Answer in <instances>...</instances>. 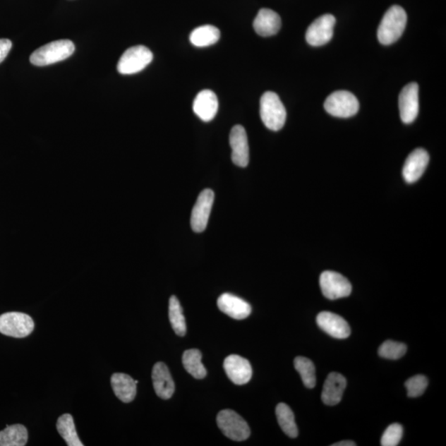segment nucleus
Listing matches in <instances>:
<instances>
[{"instance_id": "nucleus-1", "label": "nucleus", "mask_w": 446, "mask_h": 446, "mask_svg": "<svg viewBox=\"0 0 446 446\" xmlns=\"http://www.w3.org/2000/svg\"><path fill=\"white\" fill-rule=\"evenodd\" d=\"M407 16L404 8L392 6L386 12L378 29V38L382 45H390L399 40L405 30Z\"/></svg>"}, {"instance_id": "nucleus-2", "label": "nucleus", "mask_w": 446, "mask_h": 446, "mask_svg": "<svg viewBox=\"0 0 446 446\" xmlns=\"http://www.w3.org/2000/svg\"><path fill=\"white\" fill-rule=\"evenodd\" d=\"M75 52V45L70 40L55 41L38 48L30 56L32 65L45 66L69 58Z\"/></svg>"}, {"instance_id": "nucleus-3", "label": "nucleus", "mask_w": 446, "mask_h": 446, "mask_svg": "<svg viewBox=\"0 0 446 446\" xmlns=\"http://www.w3.org/2000/svg\"><path fill=\"white\" fill-rule=\"evenodd\" d=\"M260 118L265 127L279 131L285 124L287 113L278 95L268 91L260 99Z\"/></svg>"}, {"instance_id": "nucleus-4", "label": "nucleus", "mask_w": 446, "mask_h": 446, "mask_svg": "<svg viewBox=\"0 0 446 446\" xmlns=\"http://www.w3.org/2000/svg\"><path fill=\"white\" fill-rule=\"evenodd\" d=\"M324 108L329 114L337 118H351L358 113L360 104L351 92L339 90L327 97Z\"/></svg>"}, {"instance_id": "nucleus-5", "label": "nucleus", "mask_w": 446, "mask_h": 446, "mask_svg": "<svg viewBox=\"0 0 446 446\" xmlns=\"http://www.w3.org/2000/svg\"><path fill=\"white\" fill-rule=\"evenodd\" d=\"M217 423L222 433L232 440L243 441L248 439L251 435L248 424L234 411H221L217 414Z\"/></svg>"}, {"instance_id": "nucleus-6", "label": "nucleus", "mask_w": 446, "mask_h": 446, "mask_svg": "<svg viewBox=\"0 0 446 446\" xmlns=\"http://www.w3.org/2000/svg\"><path fill=\"white\" fill-rule=\"evenodd\" d=\"M152 60V52L147 47H131L121 56L118 63V71L122 75H133L144 70Z\"/></svg>"}, {"instance_id": "nucleus-7", "label": "nucleus", "mask_w": 446, "mask_h": 446, "mask_svg": "<svg viewBox=\"0 0 446 446\" xmlns=\"http://www.w3.org/2000/svg\"><path fill=\"white\" fill-rule=\"evenodd\" d=\"M33 330V320L28 314L11 312L0 316V333L6 336L24 338L29 336Z\"/></svg>"}, {"instance_id": "nucleus-8", "label": "nucleus", "mask_w": 446, "mask_h": 446, "mask_svg": "<svg viewBox=\"0 0 446 446\" xmlns=\"http://www.w3.org/2000/svg\"><path fill=\"white\" fill-rule=\"evenodd\" d=\"M320 287L325 297L331 300L348 297L352 291L349 280L334 271H324L320 276Z\"/></svg>"}, {"instance_id": "nucleus-9", "label": "nucleus", "mask_w": 446, "mask_h": 446, "mask_svg": "<svg viewBox=\"0 0 446 446\" xmlns=\"http://www.w3.org/2000/svg\"><path fill=\"white\" fill-rule=\"evenodd\" d=\"M336 18L332 14H324L315 20L308 28L306 40L309 45L320 47L331 41Z\"/></svg>"}, {"instance_id": "nucleus-10", "label": "nucleus", "mask_w": 446, "mask_h": 446, "mask_svg": "<svg viewBox=\"0 0 446 446\" xmlns=\"http://www.w3.org/2000/svg\"><path fill=\"white\" fill-rule=\"evenodd\" d=\"M215 202V193L210 188L203 191L198 196L191 213V227L193 231H205Z\"/></svg>"}, {"instance_id": "nucleus-11", "label": "nucleus", "mask_w": 446, "mask_h": 446, "mask_svg": "<svg viewBox=\"0 0 446 446\" xmlns=\"http://www.w3.org/2000/svg\"><path fill=\"white\" fill-rule=\"evenodd\" d=\"M418 85H406L399 95V111L402 122L409 124L418 117L419 111Z\"/></svg>"}, {"instance_id": "nucleus-12", "label": "nucleus", "mask_w": 446, "mask_h": 446, "mask_svg": "<svg viewBox=\"0 0 446 446\" xmlns=\"http://www.w3.org/2000/svg\"><path fill=\"white\" fill-rule=\"evenodd\" d=\"M231 159L236 166L246 167L249 163V145L246 130L242 126L232 128L229 138Z\"/></svg>"}, {"instance_id": "nucleus-13", "label": "nucleus", "mask_w": 446, "mask_h": 446, "mask_svg": "<svg viewBox=\"0 0 446 446\" xmlns=\"http://www.w3.org/2000/svg\"><path fill=\"white\" fill-rule=\"evenodd\" d=\"M226 374L236 385L247 384L252 377V368L246 358L237 355H231L223 363Z\"/></svg>"}, {"instance_id": "nucleus-14", "label": "nucleus", "mask_w": 446, "mask_h": 446, "mask_svg": "<svg viewBox=\"0 0 446 446\" xmlns=\"http://www.w3.org/2000/svg\"><path fill=\"white\" fill-rule=\"evenodd\" d=\"M318 327L330 336L337 339H346L350 337L351 327L345 319L330 312H322L318 315Z\"/></svg>"}, {"instance_id": "nucleus-15", "label": "nucleus", "mask_w": 446, "mask_h": 446, "mask_svg": "<svg viewBox=\"0 0 446 446\" xmlns=\"http://www.w3.org/2000/svg\"><path fill=\"white\" fill-rule=\"evenodd\" d=\"M429 163V155L424 149L414 150L406 158L402 176L406 183H414L424 174Z\"/></svg>"}, {"instance_id": "nucleus-16", "label": "nucleus", "mask_w": 446, "mask_h": 446, "mask_svg": "<svg viewBox=\"0 0 446 446\" xmlns=\"http://www.w3.org/2000/svg\"><path fill=\"white\" fill-rule=\"evenodd\" d=\"M217 307L221 312L236 320L246 319L251 313V307L248 303L229 293L223 294L218 298Z\"/></svg>"}, {"instance_id": "nucleus-17", "label": "nucleus", "mask_w": 446, "mask_h": 446, "mask_svg": "<svg viewBox=\"0 0 446 446\" xmlns=\"http://www.w3.org/2000/svg\"><path fill=\"white\" fill-rule=\"evenodd\" d=\"M152 381L155 392L164 400L171 399L174 392V382L166 363L158 362L152 370Z\"/></svg>"}, {"instance_id": "nucleus-18", "label": "nucleus", "mask_w": 446, "mask_h": 446, "mask_svg": "<svg viewBox=\"0 0 446 446\" xmlns=\"http://www.w3.org/2000/svg\"><path fill=\"white\" fill-rule=\"evenodd\" d=\"M193 109L203 122H210L218 110V100L215 92L205 90L198 93L193 101Z\"/></svg>"}, {"instance_id": "nucleus-19", "label": "nucleus", "mask_w": 446, "mask_h": 446, "mask_svg": "<svg viewBox=\"0 0 446 446\" xmlns=\"http://www.w3.org/2000/svg\"><path fill=\"white\" fill-rule=\"evenodd\" d=\"M346 387V378L339 373L330 374L324 382L322 400L328 406L337 405L342 401Z\"/></svg>"}, {"instance_id": "nucleus-20", "label": "nucleus", "mask_w": 446, "mask_h": 446, "mask_svg": "<svg viewBox=\"0 0 446 446\" xmlns=\"http://www.w3.org/2000/svg\"><path fill=\"white\" fill-rule=\"evenodd\" d=\"M279 14L269 8H261L255 18L253 27L257 34L261 37L275 35L281 28Z\"/></svg>"}, {"instance_id": "nucleus-21", "label": "nucleus", "mask_w": 446, "mask_h": 446, "mask_svg": "<svg viewBox=\"0 0 446 446\" xmlns=\"http://www.w3.org/2000/svg\"><path fill=\"white\" fill-rule=\"evenodd\" d=\"M138 384V380H134L132 377L123 373H116L111 377V385L116 397L125 404L134 400L137 395Z\"/></svg>"}, {"instance_id": "nucleus-22", "label": "nucleus", "mask_w": 446, "mask_h": 446, "mask_svg": "<svg viewBox=\"0 0 446 446\" xmlns=\"http://www.w3.org/2000/svg\"><path fill=\"white\" fill-rule=\"evenodd\" d=\"M28 439V430L21 424L7 426L0 430V446H24Z\"/></svg>"}, {"instance_id": "nucleus-23", "label": "nucleus", "mask_w": 446, "mask_h": 446, "mask_svg": "<svg viewBox=\"0 0 446 446\" xmlns=\"http://www.w3.org/2000/svg\"><path fill=\"white\" fill-rule=\"evenodd\" d=\"M182 361L184 368L197 380L205 379L207 370L202 363V353L197 349L187 350L183 354Z\"/></svg>"}, {"instance_id": "nucleus-24", "label": "nucleus", "mask_w": 446, "mask_h": 446, "mask_svg": "<svg viewBox=\"0 0 446 446\" xmlns=\"http://www.w3.org/2000/svg\"><path fill=\"white\" fill-rule=\"evenodd\" d=\"M220 36L219 29L212 25H205L195 28L191 34L190 40L193 46L205 47L215 44Z\"/></svg>"}, {"instance_id": "nucleus-25", "label": "nucleus", "mask_w": 446, "mask_h": 446, "mask_svg": "<svg viewBox=\"0 0 446 446\" xmlns=\"http://www.w3.org/2000/svg\"><path fill=\"white\" fill-rule=\"evenodd\" d=\"M56 429L69 446H84L77 434L74 419L70 414H64L57 420Z\"/></svg>"}, {"instance_id": "nucleus-26", "label": "nucleus", "mask_w": 446, "mask_h": 446, "mask_svg": "<svg viewBox=\"0 0 446 446\" xmlns=\"http://www.w3.org/2000/svg\"><path fill=\"white\" fill-rule=\"evenodd\" d=\"M278 423L284 433L291 438H296L299 435L298 426L296 425L294 414L290 407L281 402L275 410Z\"/></svg>"}, {"instance_id": "nucleus-27", "label": "nucleus", "mask_w": 446, "mask_h": 446, "mask_svg": "<svg viewBox=\"0 0 446 446\" xmlns=\"http://www.w3.org/2000/svg\"><path fill=\"white\" fill-rule=\"evenodd\" d=\"M169 319L171 327L179 337L186 336L187 327L181 303L176 296H171L169 301Z\"/></svg>"}, {"instance_id": "nucleus-28", "label": "nucleus", "mask_w": 446, "mask_h": 446, "mask_svg": "<svg viewBox=\"0 0 446 446\" xmlns=\"http://www.w3.org/2000/svg\"><path fill=\"white\" fill-rule=\"evenodd\" d=\"M294 367L299 373L303 385L308 389H313L316 385V368L314 363L309 358L303 356H298L294 360Z\"/></svg>"}, {"instance_id": "nucleus-29", "label": "nucleus", "mask_w": 446, "mask_h": 446, "mask_svg": "<svg viewBox=\"0 0 446 446\" xmlns=\"http://www.w3.org/2000/svg\"><path fill=\"white\" fill-rule=\"evenodd\" d=\"M406 352V346L404 343L387 341L379 348V355L389 360H397L404 356Z\"/></svg>"}, {"instance_id": "nucleus-30", "label": "nucleus", "mask_w": 446, "mask_h": 446, "mask_svg": "<svg viewBox=\"0 0 446 446\" xmlns=\"http://www.w3.org/2000/svg\"><path fill=\"white\" fill-rule=\"evenodd\" d=\"M428 386V380L424 375H416L405 382L407 396L416 397L423 395Z\"/></svg>"}, {"instance_id": "nucleus-31", "label": "nucleus", "mask_w": 446, "mask_h": 446, "mask_svg": "<svg viewBox=\"0 0 446 446\" xmlns=\"http://www.w3.org/2000/svg\"><path fill=\"white\" fill-rule=\"evenodd\" d=\"M404 435V428L399 423L392 424L386 429L381 438L382 446L399 445Z\"/></svg>"}, {"instance_id": "nucleus-32", "label": "nucleus", "mask_w": 446, "mask_h": 446, "mask_svg": "<svg viewBox=\"0 0 446 446\" xmlns=\"http://www.w3.org/2000/svg\"><path fill=\"white\" fill-rule=\"evenodd\" d=\"M12 48V42L8 40H0V63L6 59Z\"/></svg>"}, {"instance_id": "nucleus-33", "label": "nucleus", "mask_w": 446, "mask_h": 446, "mask_svg": "<svg viewBox=\"0 0 446 446\" xmlns=\"http://www.w3.org/2000/svg\"><path fill=\"white\" fill-rule=\"evenodd\" d=\"M356 444L351 440H343L340 442L333 444L332 446H356Z\"/></svg>"}]
</instances>
